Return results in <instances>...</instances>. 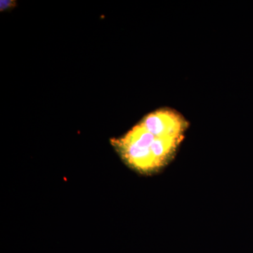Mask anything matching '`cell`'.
I'll list each match as a JSON object with an SVG mask.
<instances>
[{
    "label": "cell",
    "instance_id": "obj_1",
    "mask_svg": "<svg viewBox=\"0 0 253 253\" xmlns=\"http://www.w3.org/2000/svg\"><path fill=\"white\" fill-rule=\"evenodd\" d=\"M188 126V121L176 111L160 109L145 116L113 144L129 167L151 174L172 161Z\"/></svg>",
    "mask_w": 253,
    "mask_h": 253
}]
</instances>
